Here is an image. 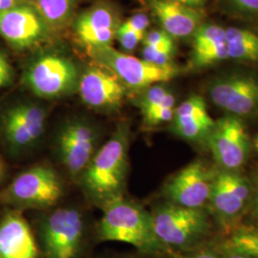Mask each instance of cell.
<instances>
[{"label": "cell", "instance_id": "1", "mask_svg": "<svg viewBox=\"0 0 258 258\" xmlns=\"http://www.w3.org/2000/svg\"><path fill=\"white\" fill-rule=\"evenodd\" d=\"M99 233L104 241L126 243L148 254L166 249L154 231L152 215L121 195L103 203Z\"/></svg>", "mask_w": 258, "mask_h": 258}, {"label": "cell", "instance_id": "2", "mask_svg": "<svg viewBox=\"0 0 258 258\" xmlns=\"http://www.w3.org/2000/svg\"><path fill=\"white\" fill-rule=\"evenodd\" d=\"M128 164V131L119 127L83 173L84 187L102 204L121 195Z\"/></svg>", "mask_w": 258, "mask_h": 258}, {"label": "cell", "instance_id": "3", "mask_svg": "<svg viewBox=\"0 0 258 258\" xmlns=\"http://www.w3.org/2000/svg\"><path fill=\"white\" fill-rule=\"evenodd\" d=\"M151 215L157 237L166 248L191 250L205 239L211 228L203 209L169 202L159 207Z\"/></svg>", "mask_w": 258, "mask_h": 258}, {"label": "cell", "instance_id": "4", "mask_svg": "<svg viewBox=\"0 0 258 258\" xmlns=\"http://www.w3.org/2000/svg\"><path fill=\"white\" fill-rule=\"evenodd\" d=\"M98 64L115 75L126 87L146 89L157 83H167L179 74L173 64H153L144 58L120 53L111 46L90 49Z\"/></svg>", "mask_w": 258, "mask_h": 258}, {"label": "cell", "instance_id": "5", "mask_svg": "<svg viewBox=\"0 0 258 258\" xmlns=\"http://www.w3.org/2000/svg\"><path fill=\"white\" fill-rule=\"evenodd\" d=\"M25 83L31 91L41 98H57L73 91L79 83L74 63L62 55L49 54L29 66Z\"/></svg>", "mask_w": 258, "mask_h": 258}, {"label": "cell", "instance_id": "6", "mask_svg": "<svg viewBox=\"0 0 258 258\" xmlns=\"http://www.w3.org/2000/svg\"><path fill=\"white\" fill-rule=\"evenodd\" d=\"M209 95L229 115L250 117L258 111V78L246 73L218 77L209 84Z\"/></svg>", "mask_w": 258, "mask_h": 258}, {"label": "cell", "instance_id": "7", "mask_svg": "<svg viewBox=\"0 0 258 258\" xmlns=\"http://www.w3.org/2000/svg\"><path fill=\"white\" fill-rule=\"evenodd\" d=\"M82 214L72 209H60L47 217L41 239L47 258H75L82 244Z\"/></svg>", "mask_w": 258, "mask_h": 258}, {"label": "cell", "instance_id": "8", "mask_svg": "<svg viewBox=\"0 0 258 258\" xmlns=\"http://www.w3.org/2000/svg\"><path fill=\"white\" fill-rule=\"evenodd\" d=\"M207 142L212 156L223 170L236 171L246 163L249 140L240 118L228 115L215 121Z\"/></svg>", "mask_w": 258, "mask_h": 258}, {"label": "cell", "instance_id": "9", "mask_svg": "<svg viewBox=\"0 0 258 258\" xmlns=\"http://www.w3.org/2000/svg\"><path fill=\"white\" fill-rule=\"evenodd\" d=\"M62 194L58 176L47 166H35L18 176L5 195L10 202L32 207L55 205Z\"/></svg>", "mask_w": 258, "mask_h": 258}, {"label": "cell", "instance_id": "10", "mask_svg": "<svg viewBox=\"0 0 258 258\" xmlns=\"http://www.w3.org/2000/svg\"><path fill=\"white\" fill-rule=\"evenodd\" d=\"M214 176L204 162L196 160L179 170L166 183L164 194L170 203L202 209L210 200Z\"/></svg>", "mask_w": 258, "mask_h": 258}, {"label": "cell", "instance_id": "11", "mask_svg": "<svg viewBox=\"0 0 258 258\" xmlns=\"http://www.w3.org/2000/svg\"><path fill=\"white\" fill-rule=\"evenodd\" d=\"M79 92L84 103L95 109L112 110L123 102L126 86L101 65L88 67L80 79Z\"/></svg>", "mask_w": 258, "mask_h": 258}, {"label": "cell", "instance_id": "12", "mask_svg": "<svg viewBox=\"0 0 258 258\" xmlns=\"http://www.w3.org/2000/svg\"><path fill=\"white\" fill-rule=\"evenodd\" d=\"M251 196V184L236 171L223 170L214 176L209 202L217 217L229 222L239 215Z\"/></svg>", "mask_w": 258, "mask_h": 258}, {"label": "cell", "instance_id": "13", "mask_svg": "<svg viewBox=\"0 0 258 258\" xmlns=\"http://www.w3.org/2000/svg\"><path fill=\"white\" fill-rule=\"evenodd\" d=\"M45 34L46 23L26 3L0 14V36L18 50L35 45Z\"/></svg>", "mask_w": 258, "mask_h": 258}, {"label": "cell", "instance_id": "14", "mask_svg": "<svg viewBox=\"0 0 258 258\" xmlns=\"http://www.w3.org/2000/svg\"><path fill=\"white\" fill-rule=\"evenodd\" d=\"M97 136L89 124L82 121L71 122L58 136L60 160L72 176L83 174L95 155Z\"/></svg>", "mask_w": 258, "mask_h": 258}, {"label": "cell", "instance_id": "15", "mask_svg": "<svg viewBox=\"0 0 258 258\" xmlns=\"http://www.w3.org/2000/svg\"><path fill=\"white\" fill-rule=\"evenodd\" d=\"M45 119L44 110L32 103L19 104L7 111L3 129L10 147L21 150L33 146L44 132Z\"/></svg>", "mask_w": 258, "mask_h": 258}, {"label": "cell", "instance_id": "16", "mask_svg": "<svg viewBox=\"0 0 258 258\" xmlns=\"http://www.w3.org/2000/svg\"><path fill=\"white\" fill-rule=\"evenodd\" d=\"M118 28L115 14L104 5L85 11L75 23L77 37L89 49L111 46Z\"/></svg>", "mask_w": 258, "mask_h": 258}, {"label": "cell", "instance_id": "17", "mask_svg": "<svg viewBox=\"0 0 258 258\" xmlns=\"http://www.w3.org/2000/svg\"><path fill=\"white\" fill-rule=\"evenodd\" d=\"M214 124L203 98L194 95L175 108L172 131L180 138L197 143L208 139Z\"/></svg>", "mask_w": 258, "mask_h": 258}, {"label": "cell", "instance_id": "18", "mask_svg": "<svg viewBox=\"0 0 258 258\" xmlns=\"http://www.w3.org/2000/svg\"><path fill=\"white\" fill-rule=\"evenodd\" d=\"M0 256L38 257L34 235L27 221L19 212H10L0 221Z\"/></svg>", "mask_w": 258, "mask_h": 258}, {"label": "cell", "instance_id": "19", "mask_svg": "<svg viewBox=\"0 0 258 258\" xmlns=\"http://www.w3.org/2000/svg\"><path fill=\"white\" fill-rule=\"evenodd\" d=\"M151 7L163 30L171 37L194 35L203 18V12L173 1L152 0Z\"/></svg>", "mask_w": 258, "mask_h": 258}, {"label": "cell", "instance_id": "20", "mask_svg": "<svg viewBox=\"0 0 258 258\" xmlns=\"http://www.w3.org/2000/svg\"><path fill=\"white\" fill-rule=\"evenodd\" d=\"M192 36L191 62L194 67L204 68L229 59L224 28L212 23L202 24Z\"/></svg>", "mask_w": 258, "mask_h": 258}, {"label": "cell", "instance_id": "21", "mask_svg": "<svg viewBox=\"0 0 258 258\" xmlns=\"http://www.w3.org/2000/svg\"><path fill=\"white\" fill-rule=\"evenodd\" d=\"M229 58L258 63V36L246 29H225Z\"/></svg>", "mask_w": 258, "mask_h": 258}, {"label": "cell", "instance_id": "22", "mask_svg": "<svg viewBox=\"0 0 258 258\" xmlns=\"http://www.w3.org/2000/svg\"><path fill=\"white\" fill-rule=\"evenodd\" d=\"M32 2L44 22L54 27L64 25L74 8L73 0H32Z\"/></svg>", "mask_w": 258, "mask_h": 258}, {"label": "cell", "instance_id": "23", "mask_svg": "<svg viewBox=\"0 0 258 258\" xmlns=\"http://www.w3.org/2000/svg\"><path fill=\"white\" fill-rule=\"evenodd\" d=\"M224 248L258 258V229L240 228L231 234Z\"/></svg>", "mask_w": 258, "mask_h": 258}, {"label": "cell", "instance_id": "24", "mask_svg": "<svg viewBox=\"0 0 258 258\" xmlns=\"http://www.w3.org/2000/svg\"><path fill=\"white\" fill-rule=\"evenodd\" d=\"M174 52L173 39H169L155 46H145L143 50V58L153 64L165 66L172 64L170 62Z\"/></svg>", "mask_w": 258, "mask_h": 258}, {"label": "cell", "instance_id": "25", "mask_svg": "<svg viewBox=\"0 0 258 258\" xmlns=\"http://www.w3.org/2000/svg\"><path fill=\"white\" fill-rule=\"evenodd\" d=\"M175 111V97L173 94L167 99L164 104L158 106L153 110L143 114L144 120L149 126H156L173 119Z\"/></svg>", "mask_w": 258, "mask_h": 258}, {"label": "cell", "instance_id": "26", "mask_svg": "<svg viewBox=\"0 0 258 258\" xmlns=\"http://www.w3.org/2000/svg\"><path fill=\"white\" fill-rule=\"evenodd\" d=\"M170 94L171 93L166 87L159 84L148 87L140 100V108L142 113L145 114L164 104Z\"/></svg>", "mask_w": 258, "mask_h": 258}, {"label": "cell", "instance_id": "27", "mask_svg": "<svg viewBox=\"0 0 258 258\" xmlns=\"http://www.w3.org/2000/svg\"><path fill=\"white\" fill-rule=\"evenodd\" d=\"M145 36H146V33H139V32H133V31H122L119 29L116 34V37H118L121 47L127 51L134 50L139 43L144 40Z\"/></svg>", "mask_w": 258, "mask_h": 258}, {"label": "cell", "instance_id": "28", "mask_svg": "<svg viewBox=\"0 0 258 258\" xmlns=\"http://www.w3.org/2000/svg\"><path fill=\"white\" fill-rule=\"evenodd\" d=\"M149 25V19L146 14L139 13L131 18H129L126 21H124L121 25L119 26V30L122 31H133L139 33H146L147 29Z\"/></svg>", "mask_w": 258, "mask_h": 258}, {"label": "cell", "instance_id": "29", "mask_svg": "<svg viewBox=\"0 0 258 258\" xmlns=\"http://www.w3.org/2000/svg\"><path fill=\"white\" fill-rule=\"evenodd\" d=\"M14 70L7 55L0 51V89L8 86L13 82Z\"/></svg>", "mask_w": 258, "mask_h": 258}, {"label": "cell", "instance_id": "30", "mask_svg": "<svg viewBox=\"0 0 258 258\" xmlns=\"http://www.w3.org/2000/svg\"><path fill=\"white\" fill-rule=\"evenodd\" d=\"M171 38L172 37H170L168 34H166L164 30H155V31L149 32L148 34H146L143 41L145 46H155Z\"/></svg>", "mask_w": 258, "mask_h": 258}, {"label": "cell", "instance_id": "31", "mask_svg": "<svg viewBox=\"0 0 258 258\" xmlns=\"http://www.w3.org/2000/svg\"><path fill=\"white\" fill-rule=\"evenodd\" d=\"M233 4L243 12L256 13L258 12V0H231Z\"/></svg>", "mask_w": 258, "mask_h": 258}, {"label": "cell", "instance_id": "32", "mask_svg": "<svg viewBox=\"0 0 258 258\" xmlns=\"http://www.w3.org/2000/svg\"><path fill=\"white\" fill-rule=\"evenodd\" d=\"M174 258H220L214 250L211 249H201L194 250L187 254L180 255Z\"/></svg>", "mask_w": 258, "mask_h": 258}, {"label": "cell", "instance_id": "33", "mask_svg": "<svg viewBox=\"0 0 258 258\" xmlns=\"http://www.w3.org/2000/svg\"><path fill=\"white\" fill-rule=\"evenodd\" d=\"M251 211L253 217L258 221V175L255 176L253 184L251 185Z\"/></svg>", "mask_w": 258, "mask_h": 258}, {"label": "cell", "instance_id": "34", "mask_svg": "<svg viewBox=\"0 0 258 258\" xmlns=\"http://www.w3.org/2000/svg\"><path fill=\"white\" fill-rule=\"evenodd\" d=\"M25 3L26 0H0V14Z\"/></svg>", "mask_w": 258, "mask_h": 258}, {"label": "cell", "instance_id": "35", "mask_svg": "<svg viewBox=\"0 0 258 258\" xmlns=\"http://www.w3.org/2000/svg\"><path fill=\"white\" fill-rule=\"evenodd\" d=\"M220 258H253L249 255H247L245 253L242 252H238L235 250H231V249H226L224 248L222 255Z\"/></svg>", "mask_w": 258, "mask_h": 258}, {"label": "cell", "instance_id": "36", "mask_svg": "<svg viewBox=\"0 0 258 258\" xmlns=\"http://www.w3.org/2000/svg\"><path fill=\"white\" fill-rule=\"evenodd\" d=\"M168 1H173V2H177V3L183 4V5L192 7V8L199 9L206 3L207 0H168Z\"/></svg>", "mask_w": 258, "mask_h": 258}, {"label": "cell", "instance_id": "37", "mask_svg": "<svg viewBox=\"0 0 258 258\" xmlns=\"http://www.w3.org/2000/svg\"><path fill=\"white\" fill-rule=\"evenodd\" d=\"M2 176H3V166H2V163L0 161V181L2 179Z\"/></svg>", "mask_w": 258, "mask_h": 258}, {"label": "cell", "instance_id": "38", "mask_svg": "<svg viewBox=\"0 0 258 258\" xmlns=\"http://www.w3.org/2000/svg\"><path fill=\"white\" fill-rule=\"evenodd\" d=\"M0 258H2V257H1V256H0Z\"/></svg>", "mask_w": 258, "mask_h": 258}, {"label": "cell", "instance_id": "39", "mask_svg": "<svg viewBox=\"0 0 258 258\" xmlns=\"http://www.w3.org/2000/svg\"><path fill=\"white\" fill-rule=\"evenodd\" d=\"M257 152H258V151H257Z\"/></svg>", "mask_w": 258, "mask_h": 258}]
</instances>
